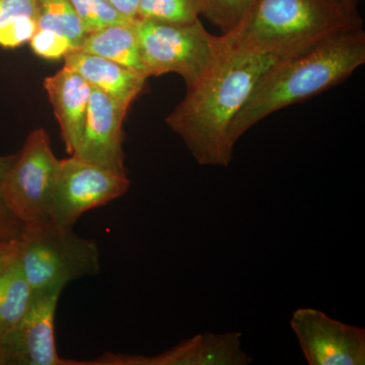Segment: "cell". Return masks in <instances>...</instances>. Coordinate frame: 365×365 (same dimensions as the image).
<instances>
[{"label": "cell", "mask_w": 365, "mask_h": 365, "mask_svg": "<svg viewBox=\"0 0 365 365\" xmlns=\"http://www.w3.org/2000/svg\"><path fill=\"white\" fill-rule=\"evenodd\" d=\"M278 58L234 51L220 45V56L210 71L196 85L187 88L165 123L184 141L199 165L227 168L232 162V123L255 86Z\"/></svg>", "instance_id": "1"}, {"label": "cell", "mask_w": 365, "mask_h": 365, "mask_svg": "<svg viewBox=\"0 0 365 365\" xmlns=\"http://www.w3.org/2000/svg\"><path fill=\"white\" fill-rule=\"evenodd\" d=\"M78 50L112 60L144 76L135 20L86 33Z\"/></svg>", "instance_id": "15"}, {"label": "cell", "mask_w": 365, "mask_h": 365, "mask_svg": "<svg viewBox=\"0 0 365 365\" xmlns=\"http://www.w3.org/2000/svg\"><path fill=\"white\" fill-rule=\"evenodd\" d=\"M63 59L66 66L83 76L91 88L103 91L128 109L143 91L148 79L112 60L79 50H71Z\"/></svg>", "instance_id": "13"}, {"label": "cell", "mask_w": 365, "mask_h": 365, "mask_svg": "<svg viewBox=\"0 0 365 365\" xmlns=\"http://www.w3.org/2000/svg\"><path fill=\"white\" fill-rule=\"evenodd\" d=\"M331 1L335 2L338 6L344 7L347 11H352V13H359V0H331Z\"/></svg>", "instance_id": "25"}, {"label": "cell", "mask_w": 365, "mask_h": 365, "mask_svg": "<svg viewBox=\"0 0 365 365\" xmlns=\"http://www.w3.org/2000/svg\"><path fill=\"white\" fill-rule=\"evenodd\" d=\"M61 288L32 292L4 365H76L61 359L55 344V316Z\"/></svg>", "instance_id": "10"}, {"label": "cell", "mask_w": 365, "mask_h": 365, "mask_svg": "<svg viewBox=\"0 0 365 365\" xmlns=\"http://www.w3.org/2000/svg\"><path fill=\"white\" fill-rule=\"evenodd\" d=\"M60 168L47 132H30L0 185L2 200L24 225L50 220Z\"/></svg>", "instance_id": "6"}, {"label": "cell", "mask_w": 365, "mask_h": 365, "mask_svg": "<svg viewBox=\"0 0 365 365\" xmlns=\"http://www.w3.org/2000/svg\"><path fill=\"white\" fill-rule=\"evenodd\" d=\"M44 88L58 121L66 151L74 155L85 129L91 86L78 72L64 66L54 76L45 79Z\"/></svg>", "instance_id": "12"}, {"label": "cell", "mask_w": 365, "mask_h": 365, "mask_svg": "<svg viewBox=\"0 0 365 365\" xmlns=\"http://www.w3.org/2000/svg\"><path fill=\"white\" fill-rule=\"evenodd\" d=\"M18 153L0 155V185L11 165L16 160ZM24 225L7 209L0 193V244L16 240L21 235Z\"/></svg>", "instance_id": "22"}, {"label": "cell", "mask_w": 365, "mask_h": 365, "mask_svg": "<svg viewBox=\"0 0 365 365\" xmlns=\"http://www.w3.org/2000/svg\"><path fill=\"white\" fill-rule=\"evenodd\" d=\"M290 327L311 365H364L365 330L314 309H299Z\"/></svg>", "instance_id": "8"}, {"label": "cell", "mask_w": 365, "mask_h": 365, "mask_svg": "<svg viewBox=\"0 0 365 365\" xmlns=\"http://www.w3.org/2000/svg\"><path fill=\"white\" fill-rule=\"evenodd\" d=\"M202 16L220 32L234 30L248 13L253 0H200Z\"/></svg>", "instance_id": "19"}, {"label": "cell", "mask_w": 365, "mask_h": 365, "mask_svg": "<svg viewBox=\"0 0 365 365\" xmlns=\"http://www.w3.org/2000/svg\"><path fill=\"white\" fill-rule=\"evenodd\" d=\"M6 265L0 276V365L13 342L30 302L32 289L26 280L14 252L13 241L0 244Z\"/></svg>", "instance_id": "14"}, {"label": "cell", "mask_w": 365, "mask_h": 365, "mask_svg": "<svg viewBox=\"0 0 365 365\" xmlns=\"http://www.w3.org/2000/svg\"><path fill=\"white\" fill-rule=\"evenodd\" d=\"M37 28L31 16H18L0 24V47L13 49L30 42Z\"/></svg>", "instance_id": "21"}, {"label": "cell", "mask_w": 365, "mask_h": 365, "mask_svg": "<svg viewBox=\"0 0 365 365\" xmlns=\"http://www.w3.org/2000/svg\"><path fill=\"white\" fill-rule=\"evenodd\" d=\"M34 53L42 58L59 60L73 50L71 41L49 29L37 28L30 42Z\"/></svg>", "instance_id": "20"}, {"label": "cell", "mask_w": 365, "mask_h": 365, "mask_svg": "<svg viewBox=\"0 0 365 365\" xmlns=\"http://www.w3.org/2000/svg\"><path fill=\"white\" fill-rule=\"evenodd\" d=\"M364 63V26L336 34L280 57L264 73L235 117L232 141L237 143L255 125L274 113L340 85Z\"/></svg>", "instance_id": "2"}, {"label": "cell", "mask_w": 365, "mask_h": 365, "mask_svg": "<svg viewBox=\"0 0 365 365\" xmlns=\"http://www.w3.org/2000/svg\"><path fill=\"white\" fill-rule=\"evenodd\" d=\"M361 26L359 13L331 0H253L241 23L220 35V42L234 51L282 57Z\"/></svg>", "instance_id": "3"}, {"label": "cell", "mask_w": 365, "mask_h": 365, "mask_svg": "<svg viewBox=\"0 0 365 365\" xmlns=\"http://www.w3.org/2000/svg\"><path fill=\"white\" fill-rule=\"evenodd\" d=\"M122 16L134 20L140 0H107Z\"/></svg>", "instance_id": "24"}, {"label": "cell", "mask_w": 365, "mask_h": 365, "mask_svg": "<svg viewBox=\"0 0 365 365\" xmlns=\"http://www.w3.org/2000/svg\"><path fill=\"white\" fill-rule=\"evenodd\" d=\"M4 265H6V253L4 250L0 248V276H1L2 271H4Z\"/></svg>", "instance_id": "26"}, {"label": "cell", "mask_w": 365, "mask_h": 365, "mask_svg": "<svg viewBox=\"0 0 365 365\" xmlns=\"http://www.w3.org/2000/svg\"><path fill=\"white\" fill-rule=\"evenodd\" d=\"M35 20L38 28L61 34L78 50L86 31L68 0H35Z\"/></svg>", "instance_id": "16"}, {"label": "cell", "mask_w": 365, "mask_h": 365, "mask_svg": "<svg viewBox=\"0 0 365 365\" xmlns=\"http://www.w3.org/2000/svg\"><path fill=\"white\" fill-rule=\"evenodd\" d=\"M35 0H0V24L18 18L35 19Z\"/></svg>", "instance_id": "23"}, {"label": "cell", "mask_w": 365, "mask_h": 365, "mask_svg": "<svg viewBox=\"0 0 365 365\" xmlns=\"http://www.w3.org/2000/svg\"><path fill=\"white\" fill-rule=\"evenodd\" d=\"M200 0H140L136 20L186 24L200 20Z\"/></svg>", "instance_id": "17"}, {"label": "cell", "mask_w": 365, "mask_h": 365, "mask_svg": "<svg viewBox=\"0 0 365 365\" xmlns=\"http://www.w3.org/2000/svg\"><path fill=\"white\" fill-rule=\"evenodd\" d=\"M14 252L32 292L61 288L101 270L97 242L51 220L24 225L13 241Z\"/></svg>", "instance_id": "4"}, {"label": "cell", "mask_w": 365, "mask_h": 365, "mask_svg": "<svg viewBox=\"0 0 365 365\" xmlns=\"http://www.w3.org/2000/svg\"><path fill=\"white\" fill-rule=\"evenodd\" d=\"M253 359L242 348V334H199L157 355L105 353L78 365H248Z\"/></svg>", "instance_id": "9"}, {"label": "cell", "mask_w": 365, "mask_h": 365, "mask_svg": "<svg viewBox=\"0 0 365 365\" xmlns=\"http://www.w3.org/2000/svg\"><path fill=\"white\" fill-rule=\"evenodd\" d=\"M86 34L131 19L122 16L107 0H68ZM135 20V19H134Z\"/></svg>", "instance_id": "18"}, {"label": "cell", "mask_w": 365, "mask_h": 365, "mask_svg": "<svg viewBox=\"0 0 365 365\" xmlns=\"http://www.w3.org/2000/svg\"><path fill=\"white\" fill-rule=\"evenodd\" d=\"M129 187L127 174L71 155L61 160L50 220L60 227H72L81 215L125 195Z\"/></svg>", "instance_id": "7"}, {"label": "cell", "mask_w": 365, "mask_h": 365, "mask_svg": "<svg viewBox=\"0 0 365 365\" xmlns=\"http://www.w3.org/2000/svg\"><path fill=\"white\" fill-rule=\"evenodd\" d=\"M135 21L146 78L176 73L190 88L210 71L220 56V37L209 33L201 20L186 24Z\"/></svg>", "instance_id": "5"}, {"label": "cell", "mask_w": 365, "mask_h": 365, "mask_svg": "<svg viewBox=\"0 0 365 365\" xmlns=\"http://www.w3.org/2000/svg\"><path fill=\"white\" fill-rule=\"evenodd\" d=\"M128 108L91 88L83 137L74 157L113 172L127 174L123 123Z\"/></svg>", "instance_id": "11"}]
</instances>
